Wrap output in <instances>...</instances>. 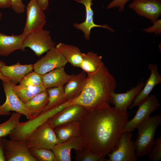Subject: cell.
<instances>
[{
	"instance_id": "cell-1",
	"label": "cell",
	"mask_w": 161,
	"mask_h": 161,
	"mask_svg": "<svg viewBox=\"0 0 161 161\" xmlns=\"http://www.w3.org/2000/svg\"><path fill=\"white\" fill-rule=\"evenodd\" d=\"M129 114L109 104L87 110L79 121L80 136L84 148L97 155L105 156L114 150L123 133Z\"/></svg>"
},
{
	"instance_id": "cell-2",
	"label": "cell",
	"mask_w": 161,
	"mask_h": 161,
	"mask_svg": "<svg viewBox=\"0 0 161 161\" xmlns=\"http://www.w3.org/2000/svg\"><path fill=\"white\" fill-rule=\"evenodd\" d=\"M117 86L114 77L103 63L96 71L87 75L82 92L72 100L71 104H78L89 110L109 104L111 95L114 92Z\"/></svg>"
},
{
	"instance_id": "cell-3",
	"label": "cell",
	"mask_w": 161,
	"mask_h": 161,
	"mask_svg": "<svg viewBox=\"0 0 161 161\" xmlns=\"http://www.w3.org/2000/svg\"><path fill=\"white\" fill-rule=\"evenodd\" d=\"M161 123V114L147 117L137 126L138 137L134 142L135 154L137 157L148 155L155 140L156 130Z\"/></svg>"
},
{
	"instance_id": "cell-4",
	"label": "cell",
	"mask_w": 161,
	"mask_h": 161,
	"mask_svg": "<svg viewBox=\"0 0 161 161\" xmlns=\"http://www.w3.org/2000/svg\"><path fill=\"white\" fill-rule=\"evenodd\" d=\"M72 100H68L61 105L44 112L26 122H19L9 135L10 139L27 140L30 135L40 126L49 118L71 104Z\"/></svg>"
},
{
	"instance_id": "cell-5",
	"label": "cell",
	"mask_w": 161,
	"mask_h": 161,
	"mask_svg": "<svg viewBox=\"0 0 161 161\" xmlns=\"http://www.w3.org/2000/svg\"><path fill=\"white\" fill-rule=\"evenodd\" d=\"M27 140L29 148L49 149L58 143L54 128L48 120L38 127Z\"/></svg>"
},
{
	"instance_id": "cell-6",
	"label": "cell",
	"mask_w": 161,
	"mask_h": 161,
	"mask_svg": "<svg viewBox=\"0 0 161 161\" xmlns=\"http://www.w3.org/2000/svg\"><path fill=\"white\" fill-rule=\"evenodd\" d=\"M6 161H37L29 150L27 140H1Z\"/></svg>"
},
{
	"instance_id": "cell-7",
	"label": "cell",
	"mask_w": 161,
	"mask_h": 161,
	"mask_svg": "<svg viewBox=\"0 0 161 161\" xmlns=\"http://www.w3.org/2000/svg\"><path fill=\"white\" fill-rule=\"evenodd\" d=\"M49 31L43 29L28 34L24 42L23 48H30L38 56L55 47Z\"/></svg>"
},
{
	"instance_id": "cell-8",
	"label": "cell",
	"mask_w": 161,
	"mask_h": 161,
	"mask_svg": "<svg viewBox=\"0 0 161 161\" xmlns=\"http://www.w3.org/2000/svg\"><path fill=\"white\" fill-rule=\"evenodd\" d=\"M131 132H123L115 149L108 154L109 159L106 161H137L135 154V146L131 140Z\"/></svg>"
},
{
	"instance_id": "cell-9",
	"label": "cell",
	"mask_w": 161,
	"mask_h": 161,
	"mask_svg": "<svg viewBox=\"0 0 161 161\" xmlns=\"http://www.w3.org/2000/svg\"><path fill=\"white\" fill-rule=\"evenodd\" d=\"M2 81L6 100L4 104L0 105V116L9 115L11 114L10 111H13L24 115L29 120L32 118L24 103L15 93L10 82Z\"/></svg>"
},
{
	"instance_id": "cell-10",
	"label": "cell",
	"mask_w": 161,
	"mask_h": 161,
	"mask_svg": "<svg viewBox=\"0 0 161 161\" xmlns=\"http://www.w3.org/2000/svg\"><path fill=\"white\" fill-rule=\"evenodd\" d=\"M161 104L155 95L151 94L140 104L136 113L131 119L125 124L123 132H133L138 125L154 111L157 110Z\"/></svg>"
},
{
	"instance_id": "cell-11",
	"label": "cell",
	"mask_w": 161,
	"mask_h": 161,
	"mask_svg": "<svg viewBox=\"0 0 161 161\" xmlns=\"http://www.w3.org/2000/svg\"><path fill=\"white\" fill-rule=\"evenodd\" d=\"M26 8V21L22 33L27 35L43 30L46 22V16L44 10L38 6L35 0H30Z\"/></svg>"
},
{
	"instance_id": "cell-12",
	"label": "cell",
	"mask_w": 161,
	"mask_h": 161,
	"mask_svg": "<svg viewBox=\"0 0 161 161\" xmlns=\"http://www.w3.org/2000/svg\"><path fill=\"white\" fill-rule=\"evenodd\" d=\"M67 60L55 47L47 52L34 64V71L43 75L56 68L63 67L67 63Z\"/></svg>"
},
{
	"instance_id": "cell-13",
	"label": "cell",
	"mask_w": 161,
	"mask_h": 161,
	"mask_svg": "<svg viewBox=\"0 0 161 161\" xmlns=\"http://www.w3.org/2000/svg\"><path fill=\"white\" fill-rule=\"evenodd\" d=\"M86 110L84 107L81 105L71 104L49 118L48 120L54 128L72 121L79 122Z\"/></svg>"
},
{
	"instance_id": "cell-14",
	"label": "cell",
	"mask_w": 161,
	"mask_h": 161,
	"mask_svg": "<svg viewBox=\"0 0 161 161\" xmlns=\"http://www.w3.org/2000/svg\"><path fill=\"white\" fill-rule=\"evenodd\" d=\"M161 2L158 0H134L129 7L138 15L149 19L153 23L161 15Z\"/></svg>"
},
{
	"instance_id": "cell-15",
	"label": "cell",
	"mask_w": 161,
	"mask_h": 161,
	"mask_svg": "<svg viewBox=\"0 0 161 161\" xmlns=\"http://www.w3.org/2000/svg\"><path fill=\"white\" fill-rule=\"evenodd\" d=\"M148 68L151 71V75L142 89L134 98L132 104L129 106V109L139 105L145 101L148 97L154 88L161 83V75L159 72L157 65L150 64L148 66Z\"/></svg>"
},
{
	"instance_id": "cell-16",
	"label": "cell",
	"mask_w": 161,
	"mask_h": 161,
	"mask_svg": "<svg viewBox=\"0 0 161 161\" xmlns=\"http://www.w3.org/2000/svg\"><path fill=\"white\" fill-rule=\"evenodd\" d=\"M84 148L82 139L80 137H75L61 143L55 145L51 149L55 161H71L72 149L78 151Z\"/></svg>"
},
{
	"instance_id": "cell-17",
	"label": "cell",
	"mask_w": 161,
	"mask_h": 161,
	"mask_svg": "<svg viewBox=\"0 0 161 161\" xmlns=\"http://www.w3.org/2000/svg\"><path fill=\"white\" fill-rule=\"evenodd\" d=\"M74 0L83 4L85 7L86 16L84 21L80 23H75L73 26L75 28L81 30L83 32L86 40H89L91 30L95 27L103 28L112 32H114V30L110 28L107 24L103 25H100L94 23L93 21L94 13L92 8V6L93 4L92 1L93 0Z\"/></svg>"
},
{
	"instance_id": "cell-18",
	"label": "cell",
	"mask_w": 161,
	"mask_h": 161,
	"mask_svg": "<svg viewBox=\"0 0 161 161\" xmlns=\"http://www.w3.org/2000/svg\"><path fill=\"white\" fill-rule=\"evenodd\" d=\"M144 85L143 80L124 93H116L113 92L111 95L110 102L114 108L123 111H127L135 97L139 93Z\"/></svg>"
},
{
	"instance_id": "cell-19",
	"label": "cell",
	"mask_w": 161,
	"mask_h": 161,
	"mask_svg": "<svg viewBox=\"0 0 161 161\" xmlns=\"http://www.w3.org/2000/svg\"><path fill=\"white\" fill-rule=\"evenodd\" d=\"M27 35H8L0 32V55L7 56L16 50L25 51L23 44Z\"/></svg>"
},
{
	"instance_id": "cell-20",
	"label": "cell",
	"mask_w": 161,
	"mask_h": 161,
	"mask_svg": "<svg viewBox=\"0 0 161 161\" xmlns=\"http://www.w3.org/2000/svg\"><path fill=\"white\" fill-rule=\"evenodd\" d=\"M34 70V64L22 65L19 62L11 66L4 65L1 69V74L12 83H19L27 74Z\"/></svg>"
},
{
	"instance_id": "cell-21",
	"label": "cell",
	"mask_w": 161,
	"mask_h": 161,
	"mask_svg": "<svg viewBox=\"0 0 161 161\" xmlns=\"http://www.w3.org/2000/svg\"><path fill=\"white\" fill-rule=\"evenodd\" d=\"M74 75L67 74L64 67L58 68L42 75V83L46 89L64 86Z\"/></svg>"
},
{
	"instance_id": "cell-22",
	"label": "cell",
	"mask_w": 161,
	"mask_h": 161,
	"mask_svg": "<svg viewBox=\"0 0 161 161\" xmlns=\"http://www.w3.org/2000/svg\"><path fill=\"white\" fill-rule=\"evenodd\" d=\"M87 74L82 71L74 76L64 86V96L66 101L73 100L79 96L85 86Z\"/></svg>"
},
{
	"instance_id": "cell-23",
	"label": "cell",
	"mask_w": 161,
	"mask_h": 161,
	"mask_svg": "<svg viewBox=\"0 0 161 161\" xmlns=\"http://www.w3.org/2000/svg\"><path fill=\"white\" fill-rule=\"evenodd\" d=\"M57 144L66 142L71 138L79 137V122L72 121L57 126L54 128Z\"/></svg>"
},
{
	"instance_id": "cell-24",
	"label": "cell",
	"mask_w": 161,
	"mask_h": 161,
	"mask_svg": "<svg viewBox=\"0 0 161 161\" xmlns=\"http://www.w3.org/2000/svg\"><path fill=\"white\" fill-rule=\"evenodd\" d=\"M68 62L73 66L80 67L82 58V53L78 47L61 42L55 47Z\"/></svg>"
},
{
	"instance_id": "cell-25",
	"label": "cell",
	"mask_w": 161,
	"mask_h": 161,
	"mask_svg": "<svg viewBox=\"0 0 161 161\" xmlns=\"http://www.w3.org/2000/svg\"><path fill=\"white\" fill-rule=\"evenodd\" d=\"M48 101V95L47 91L40 92L24 103L33 118L42 112Z\"/></svg>"
},
{
	"instance_id": "cell-26",
	"label": "cell",
	"mask_w": 161,
	"mask_h": 161,
	"mask_svg": "<svg viewBox=\"0 0 161 161\" xmlns=\"http://www.w3.org/2000/svg\"><path fill=\"white\" fill-rule=\"evenodd\" d=\"M11 83L15 93L24 103L28 101L37 94L47 91L44 85L32 86L20 84L17 85L11 82Z\"/></svg>"
},
{
	"instance_id": "cell-27",
	"label": "cell",
	"mask_w": 161,
	"mask_h": 161,
	"mask_svg": "<svg viewBox=\"0 0 161 161\" xmlns=\"http://www.w3.org/2000/svg\"><path fill=\"white\" fill-rule=\"evenodd\" d=\"M83 58L80 67L87 75L97 70L103 63L102 57L92 52L82 53Z\"/></svg>"
},
{
	"instance_id": "cell-28",
	"label": "cell",
	"mask_w": 161,
	"mask_h": 161,
	"mask_svg": "<svg viewBox=\"0 0 161 161\" xmlns=\"http://www.w3.org/2000/svg\"><path fill=\"white\" fill-rule=\"evenodd\" d=\"M46 90L48 95V101L41 113L57 107L67 101L65 97L64 86L48 88Z\"/></svg>"
},
{
	"instance_id": "cell-29",
	"label": "cell",
	"mask_w": 161,
	"mask_h": 161,
	"mask_svg": "<svg viewBox=\"0 0 161 161\" xmlns=\"http://www.w3.org/2000/svg\"><path fill=\"white\" fill-rule=\"evenodd\" d=\"M21 115V114L14 112L8 120L0 124V138L9 135L20 122Z\"/></svg>"
},
{
	"instance_id": "cell-30",
	"label": "cell",
	"mask_w": 161,
	"mask_h": 161,
	"mask_svg": "<svg viewBox=\"0 0 161 161\" xmlns=\"http://www.w3.org/2000/svg\"><path fill=\"white\" fill-rule=\"evenodd\" d=\"M29 150L37 161H55V156L51 149L29 148Z\"/></svg>"
},
{
	"instance_id": "cell-31",
	"label": "cell",
	"mask_w": 161,
	"mask_h": 161,
	"mask_svg": "<svg viewBox=\"0 0 161 161\" xmlns=\"http://www.w3.org/2000/svg\"><path fill=\"white\" fill-rule=\"evenodd\" d=\"M74 158L77 161H105V156L97 155L84 148L81 150L75 151Z\"/></svg>"
},
{
	"instance_id": "cell-32",
	"label": "cell",
	"mask_w": 161,
	"mask_h": 161,
	"mask_svg": "<svg viewBox=\"0 0 161 161\" xmlns=\"http://www.w3.org/2000/svg\"><path fill=\"white\" fill-rule=\"evenodd\" d=\"M42 75L34 71L25 75L19 83V84L32 86L43 85L42 81Z\"/></svg>"
},
{
	"instance_id": "cell-33",
	"label": "cell",
	"mask_w": 161,
	"mask_h": 161,
	"mask_svg": "<svg viewBox=\"0 0 161 161\" xmlns=\"http://www.w3.org/2000/svg\"><path fill=\"white\" fill-rule=\"evenodd\" d=\"M148 159L151 161H158L161 159V137L155 141L154 145L149 154Z\"/></svg>"
},
{
	"instance_id": "cell-34",
	"label": "cell",
	"mask_w": 161,
	"mask_h": 161,
	"mask_svg": "<svg viewBox=\"0 0 161 161\" xmlns=\"http://www.w3.org/2000/svg\"><path fill=\"white\" fill-rule=\"evenodd\" d=\"M10 7L17 14H21L25 11L26 7L22 0H10Z\"/></svg>"
},
{
	"instance_id": "cell-35",
	"label": "cell",
	"mask_w": 161,
	"mask_h": 161,
	"mask_svg": "<svg viewBox=\"0 0 161 161\" xmlns=\"http://www.w3.org/2000/svg\"><path fill=\"white\" fill-rule=\"evenodd\" d=\"M153 25L148 28L144 29L143 31L148 33H154L160 35L161 33V20L158 19L153 23Z\"/></svg>"
},
{
	"instance_id": "cell-36",
	"label": "cell",
	"mask_w": 161,
	"mask_h": 161,
	"mask_svg": "<svg viewBox=\"0 0 161 161\" xmlns=\"http://www.w3.org/2000/svg\"><path fill=\"white\" fill-rule=\"evenodd\" d=\"M130 0H114L108 5L106 9H109L115 7L118 8L119 12H122L124 9L126 3Z\"/></svg>"
},
{
	"instance_id": "cell-37",
	"label": "cell",
	"mask_w": 161,
	"mask_h": 161,
	"mask_svg": "<svg viewBox=\"0 0 161 161\" xmlns=\"http://www.w3.org/2000/svg\"><path fill=\"white\" fill-rule=\"evenodd\" d=\"M36 3L40 8L44 10L47 7L49 0H35Z\"/></svg>"
},
{
	"instance_id": "cell-38",
	"label": "cell",
	"mask_w": 161,
	"mask_h": 161,
	"mask_svg": "<svg viewBox=\"0 0 161 161\" xmlns=\"http://www.w3.org/2000/svg\"><path fill=\"white\" fill-rule=\"evenodd\" d=\"M10 7V0H0V8H7Z\"/></svg>"
},
{
	"instance_id": "cell-39",
	"label": "cell",
	"mask_w": 161,
	"mask_h": 161,
	"mask_svg": "<svg viewBox=\"0 0 161 161\" xmlns=\"http://www.w3.org/2000/svg\"><path fill=\"white\" fill-rule=\"evenodd\" d=\"M6 64L4 62L0 60V80L2 81H4L7 82H10V80L7 78L3 76L1 73L0 70L2 66L5 65Z\"/></svg>"
},
{
	"instance_id": "cell-40",
	"label": "cell",
	"mask_w": 161,
	"mask_h": 161,
	"mask_svg": "<svg viewBox=\"0 0 161 161\" xmlns=\"http://www.w3.org/2000/svg\"><path fill=\"white\" fill-rule=\"evenodd\" d=\"M1 140L0 141V161H5Z\"/></svg>"
},
{
	"instance_id": "cell-41",
	"label": "cell",
	"mask_w": 161,
	"mask_h": 161,
	"mask_svg": "<svg viewBox=\"0 0 161 161\" xmlns=\"http://www.w3.org/2000/svg\"><path fill=\"white\" fill-rule=\"evenodd\" d=\"M2 16V14L1 12H0V20H1V19Z\"/></svg>"
},
{
	"instance_id": "cell-42",
	"label": "cell",
	"mask_w": 161,
	"mask_h": 161,
	"mask_svg": "<svg viewBox=\"0 0 161 161\" xmlns=\"http://www.w3.org/2000/svg\"><path fill=\"white\" fill-rule=\"evenodd\" d=\"M3 137L0 138V141L1 140V139H2Z\"/></svg>"
},
{
	"instance_id": "cell-43",
	"label": "cell",
	"mask_w": 161,
	"mask_h": 161,
	"mask_svg": "<svg viewBox=\"0 0 161 161\" xmlns=\"http://www.w3.org/2000/svg\"><path fill=\"white\" fill-rule=\"evenodd\" d=\"M158 1L161 2V0H158Z\"/></svg>"
}]
</instances>
